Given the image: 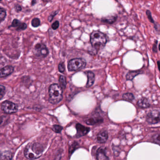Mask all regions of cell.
Returning a JSON list of instances; mask_svg holds the SVG:
<instances>
[{"mask_svg":"<svg viewBox=\"0 0 160 160\" xmlns=\"http://www.w3.org/2000/svg\"><path fill=\"white\" fill-rule=\"evenodd\" d=\"M63 128L60 125H54L53 127V130L55 132L58 133H60L62 131Z\"/></svg>","mask_w":160,"mask_h":160,"instance_id":"25","label":"cell"},{"mask_svg":"<svg viewBox=\"0 0 160 160\" xmlns=\"http://www.w3.org/2000/svg\"><path fill=\"white\" fill-rule=\"evenodd\" d=\"M59 81L60 83L59 86H60L62 89H65L66 87V84H67L65 77L64 76L61 75L60 76Z\"/></svg>","mask_w":160,"mask_h":160,"instance_id":"20","label":"cell"},{"mask_svg":"<svg viewBox=\"0 0 160 160\" xmlns=\"http://www.w3.org/2000/svg\"><path fill=\"white\" fill-rule=\"evenodd\" d=\"M158 41L155 40L152 46V50L154 53H157V44H158Z\"/></svg>","mask_w":160,"mask_h":160,"instance_id":"29","label":"cell"},{"mask_svg":"<svg viewBox=\"0 0 160 160\" xmlns=\"http://www.w3.org/2000/svg\"><path fill=\"white\" fill-rule=\"evenodd\" d=\"M137 105L139 107L142 108H148L150 107V104L149 103L148 100L146 98H140L137 102Z\"/></svg>","mask_w":160,"mask_h":160,"instance_id":"14","label":"cell"},{"mask_svg":"<svg viewBox=\"0 0 160 160\" xmlns=\"http://www.w3.org/2000/svg\"><path fill=\"white\" fill-rule=\"evenodd\" d=\"M146 121L149 124H156L160 122V111L153 110L148 113L146 117Z\"/></svg>","mask_w":160,"mask_h":160,"instance_id":"6","label":"cell"},{"mask_svg":"<svg viewBox=\"0 0 160 160\" xmlns=\"http://www.w3.org/2000/svg\"><path fill=\"white\" fill-rule=\"evenodd\" d=\"M103 121L102 118L101 117L91 118L86 121V123L88 125H94L97 123H102Z\"/></svg>","mask_w":160,"mask_h":160,"instance_id":"16","label":"cell"},{"mask_svg":"<svg viewBox=\"0 0 160 160\" xmlns=\"http://www.w3.org/2000/svg\"><path fill=\"white\" fill-rule=\"evenodd\" d=\"M35 50L38 56H41L43 58L47 57L49 53L48 49L43 44H38L36 45Z\"/></svg>","mask_w":160,"mask_h":160,"instance_id":"8","label":"cell"},{"mask_svg":"<svg viewBox=\"0 0 160 160\" xmlns=\"http://www.w3.org/2000/svg\"><path fill=\"white\" fill-rule=\"evenodd\" d=\"M96 159L99 160H108L109 158L106 154L105 149L103 147L98 148L96 152Z\"/></svg>","mask_w":160,"mask_h":160,"instance_id":"11","label":"cell"},{"mask_svg":"<svg viewBox=\"0 0 160 160\" xmlns=\"http://www.w3.org/2000/svg\"><path fill=\"white\" fill-rule=\"evenodd\" d=\"M142 73L140 70L138 71H130L126 76V79L127 80H132L136 76Z\"/></svg>","mask_w":160,"mask_h":160,"instance_id":"18","label":"cell"},{"mask_svg":"<svg viewBox=\"0 0 160 160\" xmlns=\"http://www.w3.org/2000/svg\"><path fill=\"white\" fill-rule=\"evenodd\" d=\"M76 128L77 133L75 137L77 138H79L86 135L90 132V128L88 127H85L84 125H82L80 123H77L76 124Z\"/></svg>","mask_w":160,"mask_h":160,"instance_id":"7","label":"cell"},{"mask_svg":"<svg viewBox=\"0 0 160 160\" xmlns=\"http://www.w3.org/2000/svg\"><path fill=\"white\" fill-rule=\"evenodd\" d=\"M14 71L12 66H6L0 69V78H5L12 74Z\"/></svg>","mask_w":160,"mask_h":160,"instance_id":"9","label":"cell"},{"mask_svg":"<svg viewBox=\"0 0 160 160\" xmlns=\"http://www.w3.org/2000/svg\"><path fill=\"white\" fill-rule=\"evenodd\" d=\"M86 61L81 58H76L71 60L68 62V69L70 72L79 71L85 68Z\"/></svg>","mask_w":160,"mask_h":160,"instance_id":"4","label":"cell"},{"mask_svg":"<svg viewBox=\"0 0 160 160\" xmlns=\"http://www.w3.org/2000/svg\"><path fill=\"white\" fill-rule=\"evenodd\" d=\"M49 102L56 104L58 103L62 99V89L58 84H52L49 87Z\"/></svg>","mask_w":160,"mask_h":160,"instance_id":"3","label":"cell"},{"mask_svg":"<svg viewBox=\"0 0 160 160\" xmlns=\"http://www.w3.org/2000/svg\"><path fill=\"white\" fill-rule=\"evenodd\" d=\"M1 108L4 113L7 114L16 113L18 110V106L14 103L9 101H5L2 103Z\"/></svg>","mask_w":160,"mask_h":160,"instance_id":"5","label":"cell"},{"mask_svg":"<svg viewBox=\"0 0 160 160\" xmlns=\"http://www.w3.org/2000/svg\"><path fill=\"white\" fill-rule=\"evenodd\" d=\"M21 6H19V5H18L16 6V10L17 12H20V11H21Z\"/></svg>","mask_w":160,"mask_h":160,"instance_id":"31","label":"cell"},{"mask_svg":"<svg viewBox=\"0 0 160 160\" xmlns=\"http://www.w3.org/2000/svg\"><path fill=\"white\" fill-rule=\"evenodd\" d=\"M5 91H6V89L5 87L0 85V100H2L4 97L5 94Z\"/></svg>","mask_w":160,"mask_h":160,"instance_id":"24","label":"cell"},{"mask_svg":"<svg viewBox=\"0 0 160 160\" xmlns=\"http://www.w3.org/2000/svg\"><path fill=\"white\" fill-rule=\"evenodd\" d=\"M118 17L117 16H109L103 17L101 19V21L103 23L108 24H112L117 21Z\"/></svg>","mask_w":160,"mask_h":160,"instance_id":"17","label":"cell"},{"mask_svg":"<svg viewBox=\"0 0 160 160\" xmlns=\"http://www.w3.org/2000/svg\"><path fill=\"white\" fill-rule=\"evenodd\" d=\"M108 138V134L106 131L99 133L97 136V141L98 143L102 144L105 143Z\"/></svg>","mask_w":160,"mask_h":160,"instance_id":"13","label":"cell"},{"mask_svg":"<svg viewBox=\"0 0 160 160\" xmlns=\"http://www.w3.org/2000/svg\"><path fill=\"white\" fill-rule=\"evenodd\" d=\"M108 39L106 35L99 31H94L90 35V42L92 49L88 51L90 54L94 55L97 52L101 47H104L107 42Z\"/></svg>","mask_w":160,"mask_h":160,"instance_id":"1","label":"cell"},{"mask_svg":"<svg viewBox=\"0 0 160 160\" xmlns=\"http://www.w3.org/2000/svg\"><path fill=\"white\" fill-rule=\"evenodd\" d=\"M6 16V12L5 10L3 8L0 7V22L4 20Z\"/></svg>","mask_w":160,"mask_h":160,"instance_id":"21","label":"cell"},{"mask_svg":"<svg viewBox=\"0 0 160 160\" xmlns=\"http://www.w3.org/2000/svg\"><path fill=\"white\" fill-rule=\"evenodd\" d=\"M1 1V0H0V2Z\"/></svg>","mask_w":160,"mask_h":160,"instance_id":"33","label":"cell"},{"mask_svg":"<svg viewBox=\"0 0 160 160\" xmlns=\"http://www.w3.org/2000/svg\"><path fill=\"white\" fill-rule=\"evenodd\" d=\"M44 151L42 144L37 142L30 143L27 145L24 151L25 157L30 160H34L40 158Z\"/></svg>","mask_w":160,"mask_h":160,"instance_id":"2","label":"cell"},{"mask_svg":"<svg viewBox=\"0 0 160 160\" xmlns=\"http://www.w3.org/2000/svg\"><path fill=\"white\" fill-rule=\"evenodd\" d=\"M40 24H41V21H40L39 18H34L32 21V25L34 28H37L40 26Z\"/></svg>","mask_w":160,"mask_h":160,"instance_id":"23","label":"cell"},{"mask_svg":"<svg viewBox=\"0 0 160 160\" xmlns=\"http://www.w3.org/2000/svg\"><path fill=\"white\" fill-rule=\"evenodd\" d=\"M65 67L64 62H61L58 65V70L60 72L63 73L65 71Z\"/></svg>","mask_w":160,"mask_h":160,"instance_id":"27","label":"cell"},{"mask_svg":"<svg viewBox=\"0 0 160 160\" xmlns=\"http://www.w3.org/2000/svg\"><path fill=\"white\" fill-rule=\"evenodd\" d=\"M59 27V22L58 21H55L52 25V28L54 30L58 28Z\"/></svg>","mask_w":160,"mask_h":160,"instance_id":"28","label":"cell"},{"mask_svg":"<svg viewBox=\"0 0 160 160\" xmlns=\"http://www.w3.org/2000/svg\"><path fill=\"white\" fill-rule=\"evenodd\" d=\"M122 99L127 102H132L134 99V96L132 93L127 92V93H123L122 95Z\"/></svg>","mask_w":160,"mask_h":160,"instance_id":"19","label":"cell"},{"mask_svg":"<svg viewBox=\"0 0 160 160\" xmlns=\"http://www.w3.org/2000/svg\"><path fill=\"white\" fill-rule=\"evenodd\" d=\"M146 14H147L149 21L151 23H152V24H154V20H153V18H152V16L151 12L149 10H147V12H146Z\"/></svg>","mask_w":160,"mask_h":160,"instance_id":"26","label":"cell"},{"mask_svg":"<svg viewBox=\"0 0 160 160\" xmlns=\"http://www.w3.org/2000/svg\"><path fill=\"white\" fill-rule=\"evenodd\" d=\"M12 157V153L11 151L0 148V160H11Z\"/></svg>","mask_w":160,"mask_h":160,"instance_id":"10","label":"cell"},{"mask_svg":"<svg viewBox=\"0 0 160 160\" xmlns=\"http://www.w3.org/2000/svg\"><path fill=\"white\" fill-rule=\"evenodd\" d=\"M157 65H158V70H160V68H159V67H160V61H158V62H157Z\"/></svg>","mask_w":160,"mask_h":160,"instance_id":"32","label":"cell"},{"mask_svg":"<svg viewBox=\"0 0 160 160\" xmlns=\"http://www.w3.org/2000/svg\"><path fill=\"white\" fill-rule=\"evenodd\" d=\"M78 144L76 142H74L70 147V149H69V153L72 154L78 148Z\"/></svg>","mask_w":160,"mask_h":160,"instance_id":"22","label":"cell"},{"mask_svg":"<svg viewBox=\"0 0 160 160\" xmlns=\"http://www.w3.org/2000/svg\"><path fill=\"white\" fill-rule=\"evenodd\" d=\"M58 11H56V12H54L52 13L50 16H49V17H48V20L49 22H51L53 20V18H54V17L58 13Z\"/></svg>","mask_w":160,"mask_h":160,"instance_id":"30","label":"cell"},{"mask_svg":"<svg viewBox=\"0 0 160 160\" xmlns=\"http://www.w3.org/2000/svg\"><path fill=\"white\" fill-rule=\"evenodd\" d=\"M87 76H88V82H87L86 87L87 88H90L94 84V81H95V76L92 72H88L87 73Z\"/></svg>","mask_w":160,"mask_h":160,"instance_id":"15","label":"cell"},{"mask_svg":"<svg viewBox=\"0 0 160 160\" xmlns=\"http://www.w3.org/2000/svg\"><path fill=\"white\" fill-rule=\"evenodd\" d=\"M13 28H17V30H24L27 28V26L25 23H21L18 19H15L12 22L11 27Z\"/></svg>","mask_w":160,"mask_h":160,"instance_id":"12","label":"cell"}]
</instances>
